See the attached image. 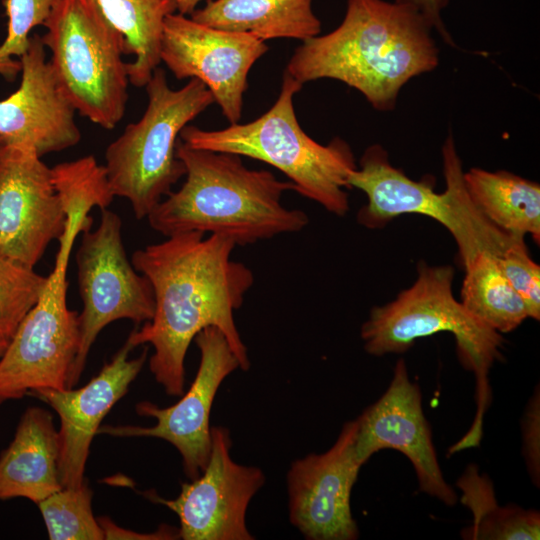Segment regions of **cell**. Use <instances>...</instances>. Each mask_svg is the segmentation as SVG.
Returning a JSON list of instances; mask_svg holds the SVG:
<instances>
[{
  "mask_svg": "<svg viewBox=\"0 0 540 540\" xmlns=\"http://www.w3.org/2000/svg\"><path fill=\"white\" fill-rule=\"evenodd\" d=\"M20 58L21 82L0 100V141L43 157L77 145L75 108L46 59L40 35L30 36Z\"/></svg>",
  "mask_w": 540,
  "mask_h": 540,
  "instance_id": "e0dca14e",
  "label": "cell"
},
{
  "mask_svg": "<svg viewBox=\"0 0 540 540\" xmlns=\"http://www.w3.org/2000/svg\"><path fill=\"white\" fill-rule=\"evenodd\" d=\"M302 84L284 72L279 96L254 121L220 130L185 126L179 139L189 147L256 159L280 170L300 195L327 211L344 216L349 210L347 178L357 168L350 145L341 138L322 145L299 125L293 99Z\"/></svg>",
  "mask_w": 540,
  "mask_h": 540,
  "instance_id": "5b68a950",
  "label": "cell"
},
{
  "mask_svg": "<svg viewBox=\"0 0 540 540\" xmlns=\"http://www.w3.org/2000/svg\"><path fill=\"white\" fill-rule=\"evenodd\" d=\"M313 0H208L190 17L203 25L248 33L266 41L292 38L302 42L321 32Z\"/></svg>",
  "mask_w": 540,
  "mask_h": 540,
  "instance_id": "ffe728a7",
  "label": "cell"
},
{
  "mask_svg": "<svg viewBox=\"0 0 540 540\" xmlns=\"http://www.w3.org/2000/svg\"><path fill=\"white\" fill-rule=\"evenodd\" d=\"M121 229L120 216L105 208L101 210L97 228L82 231L76 263L83 307L79 313L80 344L70 388L77 384L90 348L104 327L121 319L145 323L154 314L152 285L129 261Z\"/></svg>",
  "mask_w": 540,
  "mask_h": 540,
  "instance_id": "30bf717a",
  "label": "cell"
},
{
  "mask_svg": "<svg viewBox=\"0 0 540 540\" xmlns=\"http://www.w3.org/2000/svg\"><path fill=\"white\" fill-rule=\"evenodd\" d=\"M55 0H3L8 18L7 35L0 45V74L11 80L20 72V57L28 47L30 32L44 25Z\"/></svg>",
  "mask_w": 540,
  "mask_h": 540,
  "instance_id": "4316f807",
  "label": "cell"
},
{
  "mask_svg": "<svg viewBox=\"0 0 540 540\" xmlns=\"http://www.w3.org/2000/svg\"><path fill=\"white\" fill-rule=\"evenodd\" d=\"M442 159L446 189L437 193L432 179L415 181L391 165L381 145L368 147L347 178L349 189L361 190L368 200L357 213L358 223L380 229L403 214L428 216L451 233L463 267L480 254L500 256L511 245L524 241L499 229L474 204L451 133L442 146Z\"/></svg>",
  "mask_w": 540,
  "mask_h": 540,
  "instance_id": "8992f818",
  "label": "cell"
},
{
  "mask_svg": "<svg viewBox=\"0 0 540 540\" xmlns=\"http://www.w3.org/2000/svg\"><path fill=\"white\" fill-rule=\"evenodd\" d=\"M67 221L45 286L0 358V405L42 389L70 388L80 344L79 313L67 304V271L76 237L91 228L90 210L65 209Z\"/></svg>",
  "mask_w": 540,
  "mask_h": 540,
  "instance_id": "9c48e42d",
  "label": "cell"
},
{
  "mask_svg": "<svg viewBox=\"0 0 540 540\" xmlns=\"http://www.w3.org/2000/svg\"><path fill=\"white\" fill-rule=\"evenodd\" d=\"M474 204L495 226L516 239L540 241V185L508 171L471 168L463 173Z\"/></svg>",
  "mask_w": 540,
  "mask_h": 540,
  "instance_id": "44dd1931",
  "label": "cell"
},
{
  "mask_svg": "<svg viewBox=\"0 0 540 540\" xmlns=\"http://www.w3.org/2000/svg\"><path fill=\"white\" fill-rule=\"evenodd\" d=\"M397 2L406 3L417 8L422 15L427 19L431 24L432 28L435 29L442 39L452 45L453 40L447 31L442 17L441 12L443 8L448 4V0H395Z\"/></svg>",
  "mask_w": 540,
  "mask_h": 540,
  "instance_id": "4dcf8cb0",
  "label": "cell"
},
{
  "mask_svg": "<svg viewBox=\"0 0 540 540\" xmlns=\"http://www.w3.org/2000/svg\"><path fill=\"white\" fill-rule=\"evenodd\" d=\"M461 502L473 516L461 535L471 540H534L540 538V514L518 506L501 507L491 481L469 465L457 481Z\"/></svg>",
  "mask_w": 540,
  "mask_h": 540,
  "instance_id": "603a6c76",
  "label": "cell"
},
{
  "mask_svg": "<svg viewBox=\"0 0 540 540\" xmlns=\"http://www.w3.org/2000/svg\"><path fill=\"white\" fill-rule=\"evenodd\" d=\"M145 88V112L107 146L104 164L114 196L128 200L138 220L147 218L185 176L176 155L180 132L214 102L209 89L195 78L171 89L159 67Z\"/></svg>",
  "mask_w": 540,
  "mask_h": 540,
  "instance_id": "52a82bcc",
  "label": "cell"
},
{
  "mask_svg": "<svg viewBox=\"0 0 540 540\" xmlns=\"http://www.w3.org/2000/svg\"><path fill=\"white\" fill-rule=\"evenodd\" d=\"M432 29L410 4L348 0L340 25L303 41L285 72L302 85L338 80L359 91L374 109L393 110L402 87L439 63Z\"/></svg>",
  "mask_w": 540,
  "mask_h": 540,
  "instance_id": "7a4b0ae2",
  "label": "cell"
},
{
  "mask_svg": "<svg viewBox=\"0 0 540 540\" xmlns=\"http://www.w3.org/2000/svg\"><path fill=\"white\" fill-rule=\"evenodd\" d=\"M103 530L104 539H140V540H168L180 538L179 528L163 525L153 533H137L117 526L107 517L97 518Z\"/></svg>",
  "mask_w": 540,
  "mask_h": 540,
  "instance_id": "f546056e",
  "label": "cell"
},
{
  "mask_svg": "<svg viewBox=\"0 0 540 540\" xmlns=\"http://www.w3.org/2000/svg\"><path fill=\"white\" fill-rule=\"evenodd\" d=\"M0 143H1V141H0Z\"/></svg>",
  "mask_w": 540,
  "mask_h": 540,
  "instance_id": "836d02e7",
  "label": "cell"
},
{
  "mask_svg": "<svg viewBox=\"0 0 540 540\" xmlns=\"http://www.w3.org/2000/svg\"><path fill=\"white\" fill-rule=\"evenodd\" d=\"M357 421L346 422L321 454L295 460L286 476L289 519L308 540H355L351 492L361 464L355 455Z\"/></svg>",
  "mask_w": 540,
  "mask_h": 540,
  "instance_id": "9a60e30c",
  "label": "cell"
},
{
  "mask_svg": "<svg viewBox=\"0 0 540 540\" xmlns=\"http://www.w3.org/2000/svg\"><path fill=\"white\" fill-rule=\"evenodd\" d=\"M134 348L127 338L111 361L81 388L42 389L30 394L48 404L59 416V474L63 487L84 482L90 445L102 420L142 370L147 347L138 357L129 359Z\"/></svg>",
  "mask_w": 540,
  "mask_h": 540,
  "instance_id": "ac0fdd59",
  "label": "cell"
},
{
  "mask_svg": "<svg viewBox=\"0 0 540 540\" xmlns=\"http://www.w3.org/2000/svg\"><path fill=\"white\" fill-rule=\"evenodd\" d=\"M194 341L200 351V363L190 388L180 400L168 407L149 401L136 405L140 416L156 420L153 426L105 425L98 430L117 437H155L169 442L180 453L189 480L201 474L209 459L210 412L217 391L228 375L240 369L236 355L218 328L206 327Z\"/></svg>",
  "mask_w": 540,
  "mask_h": 540,
  "instance_id": "7c38bea8",
  "label": "cell"
},
{
  "mask_svg": "<svg viewBox=\"0 0 540 540\" xmlns=\"http://www.w3.org/2000/svg\"><path fill=\"white\" fill-rule=\"evenodd\" d=\"M47 276L0 255V337L10 340L37 302Z\"/></svg>",
  "mask_w": 540,
  "mask_h": 540,
  "instance_id": "484cf974",
  "label": "cell"
},
{
  "mask_svg": "<svg viewBox=\"0 0 540 540\" xmlns=\"http://www.w3.org/2000/svg\"><path fill=\"white\" fill-rule=\"evenodd\" d=\"M106 18L122 34L129 82L145 87L159 66L166 17L177 11L175 0H96Z\"/></svg>",
  "mask_w": 540,
  "mask_h": 540,
  "instance_id": "7402d4cb",
  "label": "cell"
},
{
  "mask_svg": "<svg viewBox=\"0 0 540 540\" xmlns=\"http://www.w3.org/2000/svg\"><path fill=\"white\" fill-rule=\"evenodd\" d=\"M8 343H9V340L0 337V358L3 355V353L5 352V350H6L7 346H8Z\"/></svg>",
  "mask_w": 540,
  "mask_h": 540,
  "instance_id": "d6a6232c",
  "label": "cell"
},
{
  "mask_svg": "<svg viewBox=\"0 0 540 540\" xmlns=\"http://www.w3.org/2000/svg\"><path fill=\"white\" fill-rule=\"evenodd\" d=\"M43 26L49 62L75 110L104 129L115 128L130 83L122 34L96 0H55Z\"/></svg>",
  "mask_w": 540,
  "mask_h": 540,
  "instance_id": "ba28073f",
  "label": "cell"
},
{
  "mask_svg": "<svg viewBox=\"0 0 540 540\" xmlns=\"http://www.w3.org/2000/svg\"><path fill=\"white\" fill-rule=\"evenodd\" d=\"M355 455L363 465L374 453L394 449L414 467L419 490L453 506L457 496L445 481L423 409L419 386L413 383L403 359L398 360L384 394L356 419Z\"/></svg>",
  "mask_w": 540,
  "mask_h": 540,
  "instance_id": "2e32d148",
  "label": "cell"
},
{
  "mask_svg": "<svg viewBox=\"0 0 540 540\" xmlns=\"http://www.w3.org/2000/svg\"><path fill=\"white\" fill-rule=\"evenodd\" d=\"M451 266L417 265V278L409 288L384 306L374 307L361 327V339L368 354L382 356L403 353L414 342L440 332H450L463 367L476 379L477 411L471 428L453 449L461 451L479 445L484 414L491 401L489 372L502 357V335L472 316L454 298Z\"/></svg>",
  "mask_w": 540,
  "mask_h": 540,
  "instance_id": "277c9868",
  "label": "cell"
},
{
  "mask_svg": "<svg viewBox=\"0 0 540 540\" xmlns=\"http://www.w3.org/2000/svg\"><path fill=\"white\" fill-rule=\"evenodd\" d=\"M66 221L52 169L42 157L0 143V255L34 268Z\"/></svg>",
  "mask_w": 540,
  "mask_h": 540,
  "instance_id": "5bb4252c",
  "label": "cell"
},
{
  "mask_svg": "<svg viewBox=\"0 0 540 540\" xmlns=\"http://www.w3.org/2000/svg\"><path fill=\"white\" fill-rule=\"evenodd\" d=\"M176 155L186 179L147 216L150 227L163 236L195 231L245 246L299 232L309 223L305 212L281 202L285 192L295 191L292 182L247 168L239 155L192 148L180 139Z\"/></svg>",
  "mask_w": 540,
  "mask_h": 540,
  "instance_id": "3957f363",
  "label": "cell"
},
{
  "mask_svg": "<svg viewBox=\"0 0 540 540\" xmlns=\"http://www.w3.org/2000/svg\"><path fill=\"white\" fill-rule=\"evenodd\" d=\"M268 50L248 33L196 22L180 13L164 21L160 59L177 79L195 78L211 92L230 124L238 123L253 64Z\"/></svg>",
  "mask_w": 540,
  "mask_h": 540,
  "instance_id": "4fadbf2b",
  "label": "cell"
},
{
  "mask_svg": "<svg viewBox=\"0 0 540 540\" xmlns=\"http://www.w3.org/2000/svg\"><path fill=\"white\" fill-rule=\"evenodd\" d=\"M204 235L195 231L172 235L131 257L135 269L152 285L155 310L151 320L134 329L128 339L134 347H153L150 371L171 396L183 394L188 348L206 327H216L225 335L241 370L250 367L234 312L254 283L253 272L231 258L233 240Z\"/></svg>",
  "mask_w": 540,
  "mask_h": 540,
  "instance_id": "6da1fadb",
  "label": "cell"
},
{
  "mask_svg": "<svg viewBox=\"0 0 540 540\" xmlns=\"http://www.w3.org/2000/svg\"><path fill=\"white\" fill-rule=\"evenodd\" d=\"M230 431L211 427V450L201 474L181 483L174 499H165L152 491L145 495L179 518L183 540H252L246 525L251 499L265 483L263 471L235 462L231 457Z\"/></svg>",
  "mask_w": 540,
  "mask_h": 540,
  "instance_id": "8fae6325",
  "label": "cell"
},
{
  "mask_svg": "<svg viewBox=\"0 0 540 540\" xmlns=\"http://www.w3.org/2000/svg\"><path fill=\"white\" fill-rule=\"evenodd\" d=\"M498 265L523 299L529 318L540 319V266L534 262L524 241L517 242L497 256Z\"/></svg>",
  "mask_w": 540,
  "mask_h": 540,
  "instance_id": "83f0119b",
  "label": "cell"
},
{
  "mask_svg": "<svg viewBox=\"0 0 540 540\" xmlns=\"http://www.w3.org/2000/svg\"><path fill=\"white\" fill-rule=\"evenodd\" d=\"M62 487L53 416L46 409L28 407L0 453V500L20 497L38 504Z\"/></svg>",
  "mask_w": 540,
  "mask_h": 540,
  "instance_id": "d6986e66",
  "label": "cell"
},
{
  "mask_svg": "<svg viewBox=\"0 0 540 540\" xmlns=\"http://www.w3.org/2000/svg\"><path fill=\"white\" fill-rule=\"evenodd\" d=\"M461 304L476 319L502 334L519 327L527 307L503 275L497 256L480 254L464 267Z\"/></svg>",
  "mask_w": 540,
  "mask_h": 540,
  "instance_id": "cb8c5ba5",
  "label": "cell"
},
{
  "mask_svg": "<svg viewBox=\"0 0 540 540\" xmlns=\"http://www.w3.org/2000/svg\"><path fill=\"white\" fill-rule=\"evenodd\" d=\"M539 408V391H537L529 402L523 422L525 459L529 474L537 486L540 480Z\"/></svg>",
  "mask_w": 540,
  "mask_h": 540,
  "instance_id": "f1b7e54d",
  "label": "cell"
},
{
  "mask_svg": "<svg viewBox=\"0 0 540 540\" xmlns=\"http://www.w3.org/2000/svg\"><path fill=\"white\" fill-rule=\"evenodd\" d=\"M50 540H103L92 511V491L85 481L62 487L38 504Z\"/></svg>",
  "mask_w": 540,
  "mask_h": 540,
  "instance_id": "d4e9b609",
  "label": "cell"
},
{
  "mask_svg": "<svg viewBox=\"0 0 540 540\" xmlns=\"http://www.w3.org/2000/svg\"><path fill=\"white\" fill-rule=\"evenodd\" d=\"M177 11L183 15H190L202 0H175Z\"/></svg>",
  "mask_w": 540,
  "mask_h": 540,
  "instance_id": "1f68e13d",
  "label": "cell"
}]
</instances>
